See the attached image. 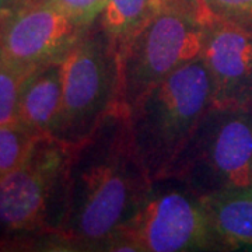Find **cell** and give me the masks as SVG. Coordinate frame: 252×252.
Listing matches in <instances>:
<instances>
[{"instance_id":"cell-18","label":"cell","mask_w":252,"mask_h":252,"mask_svg":"<svg viewBox=\"0 0 252 252\" xmlns=\"http://www.w3.org/2000/svg\"><path fill=\"white\" fill-rule=\"evenodd\" d=\"M172 1H175L182 9H185L190 14L202 20V0H172Z\"/></svg>"},{"instance_id":"cell-6","label":"cell","mask_w":252,"mask_h":252,"mask_svg":"<svg viewBox=\"0 0 252 252\" xmlns=\"http://www.w3.org/2000/svg\"><path fill=\"white\" fill-rule=\"evenodd\" d=\"M112 251H219L202 196L177 177L152 180L143 203Z\"/></svg>"},{"instance_id":"cell-8","label":"cell","mask_w":252,"mask_h":252,"mask_svg":"<svg viewBox=\"0 0 252 252\" xmlns=\"http://www.w3.org/2000/svg\"><path fill=\"white\" fill-rule=\"evenodd\" d=\"M90 28L46 0H27L0 30L3 61L28 70L63 62Z\"/></svg>"},{"instance_id":"cell-3","label":"cell","mask_w":252,"mask_h":252,"mask_svg":"<svg viewBox=\"0 0 252 252\" xmlns=\"http://www.w3.org/2000/svg\"><path fill=\"white\" fill-rule=\"evenodd\" d=\"M213 105L206 64L198 56L153 87L127 112L133 147L152 180L168 175Z\"/></svg>"},{"instance_id":"cell-19","label":"cell","mask_w":252,"mask_h":252,"mask_svg":"<svg viewBox=\"0 0 252 252\" xmlns=\"http://www.w3.org/2000/svg\"><path fill=\"white\" fill-rule=\"evenodd\" d=\"M1 30V28H0ZM1 59H3V55H1V44H0V62H1Z\"/></svg>"},{"instance_id":"cell-4","label":"cell","mask_w":252,"mask_h":252,"mask_svg":"<svg viewBox=\"0 0 252 252\" xmlns=\"http://www.w3.org/2000/svg\"><path fill=\"white\" fill-rule=\"evenodd\" d=\"M121 107V56L99 20L63 61L62 105L51 136L87 140Z\"/></svg>"},{"instance_id":"cell-17","label":"cell","mask_w":252,"mask_h":252,"mask_svg":"<svg viewBox=\"0 0 252 252\" xmlns=\"http://www.w3.org/2000/svg\"><path fill=\"white\" fill-rule=\"evenodd\" d=\"M27 0H0V28L17 11Z\"/></svg>"},{"instance_id":"cell-1","label":"cell","mask_w":252,"mask_h":252,"mask_svg":"<svg viewBox=\"0 0 252 252\" xmlns=\"http://www.w3.org/2000/svg\"><path fill=\"white\" fill-rule=\"evenodd\" d=\"M150 185L133 147L127 114L117 109L74 147L64 217L49 250L112 251Z\"/></svg>"},{"instance_id":"cell-9","label":"cell","mask_w":252,"mask_h":252,"mask_svg":"<svg viewBox=\"0 0 252 252\" xmlns=\"http://www.w3.org/2000/svg\"><path fill=\"white\" fill-rule=\"evenodd\" d=\"M200 56L216 107L252 104V31L220 20H203Z\"/></svg>"},{"instance_id":"cell-14","label":"cell","mask_w":252,"mask_h":252,"mask_svg":"<svg viewBox=\"0 0 252 252\" xmlns=\"http://www.w3.org/2000/svg\"><path fill=\"white\" fill-rule=\"evenodd\" d=\"M30 72L31 70L1 59L0 62V125L17 119L18 97H20L21 84Z\"/></svg>"},{"instance_id":"cell-12","label":"cell","mask_w":252,"mask_h":252,"mask_svg":"<svg viewBox=\"0 0 252 252\" xmlns=\"http://www.w3.org/2000/svg\"><path fill=\"white\" fill-rule=\"evenodd\" d=\"M165 0H107L99 23L119 56L135 35L161 10Z\"/></svg>"},{"instance_id":"cell-7","label":"cell","mask_w":252,"mask_h":252,"mask_svg":"<svg viewBox=\"0 0 252 252\" xmlns=\"http://www.w3.org/2000/svg\"><path fill=\"white\" fill-rule=\"evenodd\" d=\"M203 21L165 0L121 55V107L126 114L157 84L202 52Z\"/></svg>"},{"instance_id":"cell-15","label":"cell","mask_w":252,"mask_h":252,"mask_svg":"<svg viewBox=\"0 0 252 252\" xmlns=\"http://www.w3.org/2000/svg\"><path fill=\"white\" fill-rule=\"evenodd\" d=\"M207 18L252 31V0H202V21Z\"/></svg>"},{"instance_id":"cell-13","label":"cell","mask_w":252,"mask_h":252,"mask_svg":"<svg viewBox=\"0 0 252 252\" xmlns=\"http://www.w3.org/2000/svg\"><path fill=\"white\" fill-rule=\"evenodd\" d=\"M38 136L17 119L0 125V178L21 165Z\"/></svg>"},{"instance_id":"cell-10","label":"cell","mask_w":252,"mask_h":252,"mask_svg":"<svg viewBox=\"0 0 252 252\" xmlns=\"http://www.w3.org/2000/svg\"><path fill=\"white\" fill-rule=\"evenodd\" d=\"M63 95V62L38 66L28 73L20 90L17 121L36 135H51Z\"/></svg>"},{"instance_id":"cell-5","label":"cell","mask_w":252,"mask_h":252,"mask_svg":"<svg viewBox=\"0 0 252 252\" xmlns=\"http://www.w3.org/2000/svg\"><path fill=\"white\" fill-rule=\"evenodd\" d=\"M168 175L184 181L199 196L252 187V104L213 105L181 150Z\"/></svg>"},{"instance_id":"cell-11","label":"cell","mask_w":252,"mask_h":252,"mask_svg":"<svg viewBox=\"0 0 252 252\" xmlns=\"http://www.w3.org/2000/svg\"><path fill=\"white\" fill-rule=\"evenodd\" d=\"M219 251L252 252V187L202 196Z\"/></svg>"},{"instance_id":"cell-2","label":"cell","mask_w":252,"mask_h":252,"mask_svg":"<svg viewBox=\"0 0 252 252\" xmlns=\"http://www.w3.org/2000/svg\"><path fill=\"white\" fill-rule=\"evenodd\" d=\"M74 147L38 136L21 165L0 178V250L51 248L64 217Z\"/></svg>"},{"instance_id":"cell-16","label":"cell","mask_w":252,"mask_h":252,"mask_svg":"<svg viewBox=\"0 0 252 252\" xmlns=\"http://www.w3.org/2000/svg\"><path fill=\"white\" fill-rule=\"evenodd\" d=\"M83 27L90 28L101 17L107 0H46Z\"/></svg>"}]
</instances>
